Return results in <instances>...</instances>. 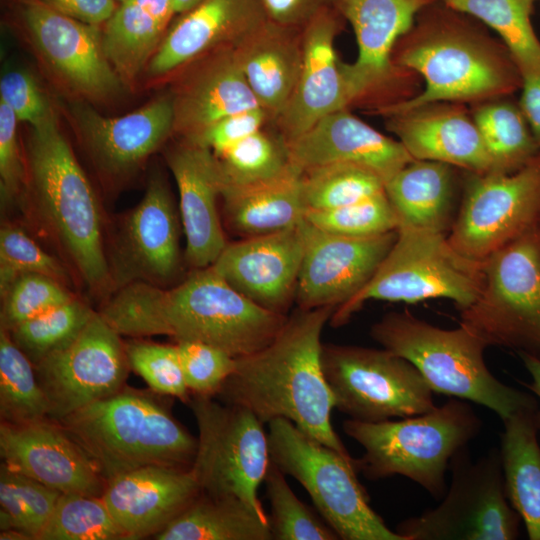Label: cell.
I'll use <instances>...</instances> for the list:
<instances>
[{"mask_svg":"<svg viewBox=\"0 0 540 540\" xmlns=\"http://www.w3.org/2000/svg\"><path fill=\"white\" fill-rule=\"evenodd\" d=\"M98 313L119 335L198 341L235 358L268 345L287 319L238 292L211 266L193 269L174 287L125 285L104 301Z\"/></svg>","mask_w":540,"mask_h":540,"instance_id":"6da1fadb","label":"cell"},{"mask_svg":"<svg viewBox=\"0 0 540 540\" xmlns=\"http://www.w3.org/2000/svg\"><path fill=\"white\" fill-rule=\"evenodd\" d=\"M334 307L300 309L262 349L236 358L219 397L252 411L264 424L285 418L326 446L352 458L331 422L335 409L322 368L321 334Z\"/></svg>","mask_w":540,"mask_h":540,"instance_id":"7a4b0ae2","label":"cell"},{"mask_svg":"<svg viewBox=\"0 0 540 540\" xmlns=\"http://www.w3.org/2000/svg\"><path fill=\"white\" fill-rule=\"evenodd\" d=\"M24 190L37 227L91 295L106 300L112 286L101 206L55 114L32 127Z\"/></svg>","mask_w":540,"mask_h":540,"instance_id":"3957f363","label":"cell"},{"mask_svg":"<svg viewBox=\"0 0 540 540\" xmlns=\"http://www.w3.org/2000/svg\"><path fill=\"white\" fill-rule=\"evenodd\" d=\"M108 482L145 466L190 469L197 440L159 403L120 390L57 421Z\"/></svg>","mask_w":540,"mask_h":540,"instance_id":"277c9868","label":"cell"},{"mask_svg":"<svg viewBox=\"0 0 540 540\" xmlns=\"http://www.w3.org/2000/svg\"><path fill=\"white\" fill-rule=\"evenodd\" d=\"M370 335L410 361L434 393L482 405L501 420L523 409L539 408L533 395L491 373L484 360L487 343L462 324L443 329L409 311L390 312L372 325Z\"/></svg>","mask_w":540,"mask_h":540,"instance_id":"5b68a950","label":"cell"},{"mask_svg":"<svg viewBox=\"0 0 540 540\" xmlns=\"http://www.w3.org/2000/svg\"><path fill=\"white\" fill-rule=\"evenodd\" d=\"M481 428L482 420L471 405L456 397L426 413L398 420L343 422L345 434L364 449L356 459L358 472L371 481L407 477L435 499L446 493L445 473L452 458Z\"/></svg>","mask_w":540,"mask_h":540,"instance_id":"8992f818","label":"cell"},{"mask_svg":"<svg viewBox=\"0 0 540 540\" xmlns=\"http://www.w3.org/2000/svg\"><path fill=\"white\" fill-rule=\"evenodd\" d=\"M271 461L296 479L319 515L342 540H404L371 508L357 478V460L309 436L285 418L271 420Z\"/></svg>","mask_w":540,"mask_h":540,"instance_id":"52a82bcc","label":"cell"},{"mask_svg":"<svg viewBox=\"0 0 540 540\" xmlns=\"http://www.w3.org/2000/svg\"><path fill=\"white\" fill-rule=\"evenodd\" d=\"M412 43L399 55L397 63L420 73L425 88L417 96L385 108L390 115L439 101L497 96L511 92L522 82L513 61H506L480 44L452 16L427 19Z\"/></svg>","mask_w":540,"mask_h":540,"instance_id":"ba28073f","label":"cell"},{"mask_svg":"<svg viewBox=\"0 0 540 540\" xmlns=\"http://www.w3.org/2000/svg\"><path fill=\"white\" fill-rule=\"evenodd\" d=\"M482 283V262L460 254L445 233L398 228L373 277L330 320L336 326L346 323L369 300L415 304L445 298L460 311L475 301Z\"/></svg>","mask_w":540,"mask_h":540,"instance_id":"9c48e42d","label":"cell"},{"mask_svg":"<svg viewBox=\"0 0 540 540\" xmlns=\"http://www.w3.org/2000/svg\"><path fill=\"white\" fill-rule=\"evenodd\" d=\"M479 295L460 324L488 346L540 359V223L482 262Z\"/></svg>","mask_w":540,"mask_h":540,"instance_id":"30bf717a","label":"cell"},{"mask_svg":"<svg viewBox=\"0 0 540 540\" xmlns=\"http://www.w3.org/2000/svg\"><path fill=\"white\" fill-rule=\"evenodd\" d=\"M440 504L397 524L404 540H514L521 517L510 504L499 448L473 460L468 446L452 458Z\"/></svg>","mask_w":540,"mask_h":540,"instance_id":"8fae6325","label":"cell"},{"mask_svg":"<svg viewBox=\"0 0 540 540\" xmlns=\"http://www.w3.org/2000/svg\"><path fill=\"white\" fill-rule=\"evenodd\" d=\"M322 368L335 409L362 422L426 413L434 392L407 359L385 349L327 344Z\"/></svg>","mask_w":540,"mask_h":540,"instance_id":"7c38bea8","label":"cell"},{"mask_svg":"<svg viewBox=\"0 0 540 540\" xmlns=\"http://www.w3.org/2000/svg\"><path fill=\"white\" fill-rule=\"evenodd\" d=\"M189 404L199 430L191 470L201 493L238 498L265 513L258 498L271 461L264 423L249 409L211 396L196 395Z\"/></svg>","mask_w":540,"mask_h":540,"instance_id":"4fadbf2b","label":"cell"},{"mask_svg":"<svg viewBox=\"0 0 540 540\" xmlns=\"http://www.w3.org/2000/svg\"><path fill=\"white\" fill-rule=\"evenodd\" d=\"M471 174L447 239L483 262L540 223V152L512 173Z\"/></svg>","mask_w":540,"mask_h":540,"instance_id":"5bb4252c","label":"cell"},{"mask_svg":"<svg viewBox=\"0 0 540 540\" xmlns=\"http://www.w3.org/2000/svg\"><path fill=\"white\" fill-rule=\"evenodd\" d=\"M120 336L97 311L73 339L34 366L51 420L123 389L130 366Z\"/></svg>","mask_w":540,"mask_h":540,"instance_id":"9a60e30c","label":"cell"},{"mask_svg":"<svg viewBox=\"0 0 540 540\" xmlns=\"http://www.w3.org/2000/svg\"><path fill=\"white\" fill-rule=\"evenodd\" d=\"M176 214L166 184L154 176L108 254L112 293L135 282L167 287L174 280L181 269Z\"/></svg>","mask_w":540,"mask_h":540,"instance_id":"2e32d148","label":"cell"},{"mask_svg":"<svg viewBox=\"0 0 540 540\" xmlns=\"http://www.w3.org/2000/svg\"><path fill=\"white\" fill-rule=\"evenodd\" d=\"M306 243L295 300L300 309L352 299L373 277L397 237L388 233L351 237L320 230L306 221Z\"/></svg>","mask_w":540,"mask_h":540,"instance_id":"e0dca14e","label":"cell"},{"mask_svg":"<svg viewBox=\"0 0 540 540\" xmlns=\"http://www.w3.org/2000/svg\"><path fill=\"white\" fill-rule=\"evenodd\" d=\"M305 226L306 220L283 231L227 243L211 267L254 303L285 315L296 296Z\"/></svg>","mask_w":540,"mask_h":540,"instance_id":"ac0fdd59","label":"cell"},{"mask_svg":"<svg viewBox=\"0 0 540 540\" xmlns=\"http://www.w3.org/2000/svg\"><path fill=\"white\" fill-rule=\"evenodd\" d=\"M0 454L10 469L63 494L102 496L106 487L95 462L56 422H2Z\"/></svg>","mask_w":540,"mask_h":540,"instance_id":"d6986e66","label":"cell"},{"mask_svg":"<svg viewBox=\"0 0 540 540\" xmlns=\"http://www.w3.org/2000/svg\"><path fill=\"white\" fill-rule=\"evenodd\" d=\"M24 17L46 61L74 90L91 98L119 90L122 80L104 52L96 26L61 14L41 0H25Z\"/></svg>","mask_w":540,"mask_h":540,"instance_id":"ffe728a7","label":"cell"},{"mask_svg":"<svg viewBox=\"0 0 540 540\" xmlns=\"http://www.w3.org/2000/svg\"><path fill=\"white\" fill-rule=\"evenodd\" d=\"M336 29L334 16L325 8L307 24L299 78L289 103L278 117L287 143L356 99L345 64L335 51Z\"/></svg>","mask_w":540,"mask_h":540,"instance_id":"44dd1931","label":"cell"},{"mask_svg":"<svg viewBox=\"0 0 540 540\" xmlns=\"http://www.w3.org/2000/svg\"><path fill=\"white\" fill-rule=\"evenodd\" d=\"M167 162L179 192L185 260L193 269L209 267L228 243L217 209L223 187L218 158L208 147L186 139Z\"/></svg>","mask_w":540,"mask_h":540,"instance_id":"7402d4cb","label":"cell"},{"mask_svg":"<svg viewBox=\"0 0 540 540\" xmlns=\"http://www.w3.org/2000/svg\"><path fill=\"white\" fill-rule=\"evenodd\" d=\"M201 493L190 469L145 466L114 477L102 494L126 539L155 535Z\"/></svg>","mask_w":540,"mask_h":540,"instance_id":"603a6c76","label":"cell"},{"mask_svg":"<svg viewBox=\"0 0 540 540\" xmlns=\"http://www.w3.org/2000/svg\"><path fill=\"white\" fill-rule=\"evenodd\" d=\"M287 144L291 163L303 171L350 164L372 171L384 182L416 160L400 141L375 130L346 108L323 117Z\"/></svg>","mask_w":540,"mask_h":540,"instance_id":"cb8c5ba5","label":"cell"},{"mask_svg":"<svg viewBox=\"0 0 540 540\" xmlns=\"http://www.w3.org/2000/svg\"><path fill=\"white\" fill-rule=\"evenodd\" d=\"M74 117L98 168L120 176L139 167L174 130V100L162 97L120 117L76 106Z\"/></svg>","mask_w":540,"mask_h":540,"instance_id":"d4e9b609","label":"cell"},{"mask_svg":"<svg viewBox=\"0 0 540 540\" xmlns=\"http://www.w3.org/2000/svg\"><path fill=\"white\" fill-rule=\"evenodd\" d=\"M436 1L336 0L352 25L358 45L356 61L345 64L355 98L387 78L395 42L411 28L416 15Z\"/></svg>","mask_w":540,"mask_h":540,"instance_id":"484cf974","label":"cell"},{"mask_svg":"<svg viewBox=\"0 0 540 540\" xmlns=\"http://www.w3.org/2000/svg\"><path fill=\"white\" fill-rule=\"evenodd\" d=\"M390 129L416 160L464 168L474 174L494 172V165L473 119L455 107L391 115Z\"/></svg>","mask_w":540,"mask_h":540,"instance_id":"4316f807","label":"cell"},{"mask_svg":"<svg viewBox=\"0 0 540 540\" xmlns=\"http://www.w3.org/2000/svg\"><path fill=\"white\" fill-rule=\"evenodd\" d=\"M261 0H203L167 33L149 62L161 75L224 41L239 42L267 21Z\"/></svg>","mask_w":540,"mask_h":540,"instance_id":"83f0119b","label":"cell"},{"mask_svg":"<svg viewBox=\"0 0 540 540\" xmlns=\"http://www.w3.org/2000/svg\"><path fill=\"white\" fill-rule=\"evenodd\" d=\"M304 171L294 164L276 177L246 184H224L225 215L244 238L283 231L305 220Z\"/></svg>","mask_w":540,"mask_h":540,"instance_id":"f1b7e54d","label":"cell"},{"mask_svg":"<svg viewBox=\"0 0 540 540\" xmlns=\"http://www.w3.org/2000/svg\"><path fill=\"white\" fill-rule=\"evenodd\" d=\"M284 28L267 20L234 50L259 105L277 118L293 95L302 65V48Z\"/></svg>","mask_w":540,"mask_h":540,"instance_id":"f546056e","label":"cell"},{"mask_svg":"<svg viewBox=\"0 0 540 540\" xmlns=\"http://www.w3.org/2000/svg\"><path fill=\"white\" fill-rule=\"evenodd\" d=\"M258 107L261 106L231 50L174 100V131L193 138L226 117Z\"/></svg>","mask_w":540,"mask_h":540,"instance_id":"4dcf8cb0","label":"cell"},{"mask_svg":"<svg viewBox=\"0 0 540 540\" xmlns=\"http://www.w3.org/2000/svg\"><path fill=\"white\" fill-rule=\"evenodd\" d=\"M539 408L523 409L501 420L500 454L508 500L530 540H540Z\"/></svg>","mask_w":540,"mask_h":540,"instance_id":"1f68e13d","label":"cell"},{"mask_svg":"<svg viewBox=\"0 0 540 540\" xmlns=\"http://www.w3.org/2000/svg\"><path fill=\"white\" fill-rule=\"evenodd\" d=\"M398 228L445 233L453 208L452 166L413 160L385 182Z\"/></svg>","mask_w":540,"mask_h":540,"instance_id":"d6a6232c","label":"cell"},{"mask_svg":"<svg viewBox=\"0 0 540 540\" xmlns=\"http://www.w3.org/2000/svg\"><path fill=\"white\" fill-rule=\"evenodd\" d=\"M172 0H125L106 22L104 52L122 82L132 81L161 44Z\"/></svg>","mask_w":540,"mask_h":540,"instance_id":"836d02e7","label":"cell"},{"mask_svg":"<svg viewBox=\"0 0 540 540\" xmlns=\"http://www.w3.org/2000/svg\"><path fill=\"white\" fill-rule=\"evenodd\" d=\"M157 540H272L266 513L234 497L200 493Z\"/></svg>","mask_w":540,"mask_h":540,"instance_id":"e575fe53","label":"cell"},{"mask_svg":"<svg viewBox=\"0 0 540 540\" xmlns=\"http://www.w3.org/2000/svg\"><path fill=\"white\" fill-rule=\"evenodd\" d=\"M469 14L495 30L504 41L521 76L540 71V41L532 23L533 0H438Z\"/></svg>","mask_w":540,"mask_h":540,"instance_id":"d590c367","label":"cell"},{"mask_svg":"<svg viewBox=\"0 0 540 540\" xmlns=\"http://www.w3.org/2000/svg\"><path fill=\"white\" fill-rule=\"evenodd\" d=\"M473 120L492 159L494 172H515L540 152L520 107L512 103L483 105L475 111Z\"/></svg>","mask_w":540,"mask_h":540,"instance_id":"8d00e7d4","label":"cell"},{"mask_svg":"<svg viewBox=\"0 0 540 540\" xmlns=\"http://www.w3.org/2000/svg\"><path fill=\"white\" fill-rule=\"evenodd\" d=\"M49 403L34 365L0 328V415L2 422L25 424L44 420Z\"/></svg>","mask_w":540,"mask_h":540,"instance_id":"74e56055","label":"cell"},{"mask_svg":"<svg viewBox=\"0 0 540 540\" xmlns=\"http://www.w3.org/2000/svg\"><path fill=\"white\" fill-rule=\"evenodd\" d=\"M382 192H385L384 180L372 171L355 165L328 164L303 173L307 210L334 209Z\"/></svg>","mask_w":540,"mask_h":540,"instance_id":"f35d334b","label":"cell"},{"mask_svg":"<svg viewBox=\"0 0 540 540\" xmlns=\"http://www.w3.org/2000/svg\"><path fill=\"white\" fill-rule=\"evenodd\" d=\"M95 312L76 296L19 324L8 333L35 366L49 353L73 339Z\"/></svg>","mask_w":540,"mask_h":540,"instance_id":"ab89813d","label":"cell"},{"mask_svg":"<svg viewBox=\"0 0 540 540\" xmlns=\"http://www.w3.org/2000/svg\"><path fill=\"white\" fill-rule=\"evenodd\" d=\"M126 539L102 496L61 494L38 540Z\"/></svg>","mask_w":540,"mask_h":540,"instance_id":"60d3db41","label":"cell"},{"mask_svg":"<svg viewBox=\"0 0 540 540\" xmlns=\"http://www.w3.org/2000/svg\"><path fill=\"white\" fill-rule=\"evenodd\" d=\"M270 502L268 516L272 540H338L327 522L293 492L285 474L270 461L264 478Z\"/></svg>","mask_w":540,"mask_h":540,"instance_id":"b9f144b4","label":"cell"},{"mask_svg":"<svg viewBox=\"0 0 540 540\" xmlns=\"http://www.w3.org/2000/svg\"><path fill=\"white\" fill-rule=\"evenodd\" d=\"M223 183L252 184L278 176L291 164L288 144L261 130L216 155Z\"/></svg>","mask_w":540,"mask_h":540,"instance_id":"7bdbcfd3","label":"cell"},{"mask_svg":"<svg viewBox=\"0 0 540 540\" xmlns=\"http://www.w3.org/2000/svg\"><path fill=\"white\" fill-rule=\"evenodd\" d=\"M48 276L70 287L71 271L67 265L46 252L20 226L5 223L0 230V293L24 274Z\"/></svg>","mask_w":540,"mask_h":540,"instance_id":"ee69618b","label":"cell"},{"mask_svg":"<svg viewBox=\"0 0 540 540\" xmlns=\"http://www.w3.org/2000/svg\"><path fill=\"white\" fill-rule=\"evenodd\" d=\"M305 220L320 230L351 237L375 236L398 229V219L386 192L334 209L307 210Z\"/></svg>","mask_w":540,"mask_h":540,"instance_id":"f6af8a7d","label":"cell"},{"mask_svg":"<svg viewBox=\"0 0 540 540\" xmlns=\"http://www.w3.org/2000/svg\"><path fill=\"white\" fill-rule=\"evenodd\" d=\"M70 287L45 275L18 277L1 296V328L11 331L19 324L72 300Z\"/></svg>","mask_w":540,"mask_h":540,"instance_id":"bcb514c9","label":"cell"},{"mask_svg":"<svg viewBox=\"0 0 540 540\" xmlns=\"http://www.w3.org/2000/svg\"><path fill=\"white\" fill-rule=\"evenodd\" d=\"M124 346L130 368L138 373L152 390L189 402V389L177 345L130 341Z\"/></svg>","mask_w":540,"mask_h":540,"instance_id":"7dc6e473","label":"cell"},{"mask_svg":"<svg viewBox=\"0 0 540 540\" xmlns=\"http://www.w3.org/2000/svg\"><path fill=\"white\" fill-rule=\"evenodd\" d=\"M176 345L189 391L204 396L217 394L234 371L236 358L203 342L182 341Z\"/></svg>","mask_w":540,"mask_h":540,"instance_id":"c3c4849f","label":"cell"},{"mask_svg":"<svg viewBox=\"0 0 540 540\" xmlns=\"http://www.w3.org/2000/svg\"><path fill=\"white\" fill-rule=\"evenodd\" d=\"M17 118L0 101V189L1 204L7 208L22 195L26 181V162L17 139Z\"/></svg>","mask_w":540,"mask_h":540,"instance_id":"681fc988","label":"cell"},{"mask_svg":"<svg viewBox=\"0 0 540 540\" xmlns=\"http://www.w3.org/2000/svg\"><path fill=\"white\" fill-rule=\"evenodd\" d=\"M0 101L13 111L18 121L31 127L54 114L33 76L22 70L9 71L1 77Z\"/></svg>","mask_w":540,"mask_h":540,"instance_id":"f907efd6","label":"cell"},{"mask_svg":"<svg viewBox=\"0 0 540 540\" xmlns=\"http://www.w3.org/2000/svg\"><path fill=\"white\" fill-rule=\"evenodd\" d=\"M268 116L262 108L246 110L226 117L203 130L193 138H187L211 149L215 155L262 129Z\"/></svg>","mask_w":540,"mask_h":540,"instance_id":"816d5d0a","label":"cell"},{"mask_svg":"<svg viewBox=\"0 0 540 540\" xmlns=\"http://www.w3.org/2000/svg\"><path fill=\"white\" fill-rule=\"evenodd\" d=\"M6 467L26 508L31 536L33 540H38L62 493Z\"/></svg>","mask_w":540,"mask_h":540,"instance_id":"f5cc1de1","label":"cell"},{"mask_svg":"<svg viewBox=\"0 0 540 540\" xmlns=\"http://www.w3.org/2000/svg\"><path fill=\"white\" fill-rule=\"evenodd\" d=\"M50 8L88 25L107 22L117 9L115 0H41Z\"/></svg>","mask_w":540,"mask_h":540,"instance_id":"db71d44e","label":"cell"},{"mask_svg":"<svg viewBox=\"0 0 540 540\" xmlns=\"http://www.w3.org/2000/svg\"><path fill=\"white\" fill-rule=\"evenodd\" d=\"M261 2L269 20L283 27L309 22L325 8V0H261Z\"/></svg>","mask_w":540,"mask_h":540,"instance_id":"11a10c76","label":"cell"},{"mask_svg":"<svg viewBox=\"0 0 540 540\" xmlns=\"http://www.w3.org/2000/svg\"><path fill=\"white\" fill-rule=\"evenodd\" d=\"M520 109L540 147V71L522 75Z\"/></svg>","mask_w":540,"mask_h":540,"instance_id":"9f6ffc18","label":"cell"},{"mask_svg":"<svg viewBox=\"0 0 540 540\" xmlns=\"http://www.w3.org/2000/svg\"><path fill=\"white\" fill-rule=\"evenodd\" d=\"M518 355L531 376V382L523 383V385L540 399V359L522 352L518 353ZM538 419L540 423V409Z\"/></svg>","mask_w":540,"mask_h":540,"instance_id":"6f0895ef","label":"cell"},{"mask_svg":"<svg viewBox=\"0 0 540 540\" xmlns=\"http://www.w3.org/2000/svg\"><path fill=\"white\" fill-rule=\"evenodd\" d=\"M1 540H32L26 533L16 529L1 530Z\"/></svg>","mask_w":540,"mask_h":540,"instance_id":"680465c9","label":"cell"},{"mask_svg":"<svg viewBox=\"0 0 540 540\" xmlns=\"http://www.w3.org/2000/svg\"><path fill=\"white\" fill-rule=\"evenodd\" d=\"M115 1H118V2L122 3V2L125 1V0H115Z\"/></svg>","mask_w":540,"mask_h":540,"instance_id":"91938a15","label":"cell"}]
</instances>
